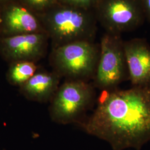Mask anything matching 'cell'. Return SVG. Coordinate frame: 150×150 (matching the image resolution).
Listing matches in <instances>:
<instances>
[{"mask_svg":"<svg viewBox=\"0 0 150 150\" xmlns=\"http://www.w3.org/2000/svg\"><path fill=\"white\" fill-rule=\"evenodd\" d=\"M144 11L146 21L150 23V0H139Z\"/></svg>","mask_w":150,"mask_h":150,"instance_id":"5bb4252c","label":"cell"},{"mask_svg":"<svg viewBox=\"0 0 150 150\" xmlns=\"http://www.w3.org/2000/svg\"><path fill=\"white\" fill-rule=\"evenodd\" d=\"M94 12L105 32L116 35L134 31L146 21L139 0H98Z\"/></svg>","mask_w":150,"mask_h":150,"instance_id":"8992f818","label":"cell"},{"mask_svg":"<svg viewBox=\"0 0 150 150\" xmlns=\"http://www.w3.org/2000/svg\"><path fill=\"white\" fill-rule=\"evenodd\" d=\"M1 18H0V23H1Z\"/></svg>","mask_w":150,"mask_h":150,"instance_id":"9a60e30c","label":"cell"},{"mask_svg":"<svg viewBox=\"0 0 150 150\" xmlns=\"http://www.w3.org/2000/svg\"><path fill=\"white\" fill-rule=\"evenodd\" d=\"M47 35L42 33H32L6 38L4 49L11 58L17 59L35 58L43 53Z\"/></svg>","mask_w":150,"mask_h":150,"instance_id":"ba28073f","label":"cell"},{"mask_svg":"<svg viewBox=\"0 0 150 150\" xmlns=\"http://www.w3.org/2000/svg\"><path fill=\"white\" fill-rule=\"evenodd\" d=\"M36 66L33 62H22L15 64L10 72L11 81L16 84L25 83L34 75Z\"/></svg>","mask_w":150,"mask_h":150,"instance_id":"8fae6325","label":"cell"},{"mask_svg":"<svg viewBox=\"0 0 150 150\" xmlns=\"http://www.w3.org/2000/svg\"><path fill=\"white\" fill-rule=\"evenodd\" d=\"M124 49L132 86L150 83V44L145 38H134L124 41Z\"/></svg>","mask_w":150,"mask_h":150,"instance_id":"52a82bcc","label":"cell"},{"mask_svg":"<svg viewBox=\"0 0 150 150\" xmlns=\"http://www.w3.org/2000/svg\"><path fill=\"white\" fill-rule=\"evenodd\" d=\"M98 1V0H57V2L64 5L85 10H94Z\"/></svg>","mask_w":150,"mask_h":150,"instance_id":"7c38bea8","label":"cell"},{"mask_svg":"<svg viewBox=\"0 0 150 150\" xmlns=\"http://www.w3.org/2000/svg\"><path fill=\"white\" fill-rule=\"evenodd\" d=\"M33 5L38 7L42 8H50L54 5L56 4L57 0H28ZM47 8V9H48Z\"/></svg>","mask_w":150,"mask_h":150,"instance_id":"4fadbf2b","label":"cell"},{"mask_svg":"<svg viewBox=\"0 0 150 150\" xmlns=\"http://www.w3.org/2000/svg\"><path fill=\"white\" fill-rule=\"evenodd\" d=\"M6 20L10 30L17 33L32 32L39 27L36 18L21 7H12L7 13Z\"/></svg>","mask_w":150,"mask_h":150,"instance_id":"30bf717a","label":"cell"},{"mask_svg":"<svg viewBox=\"0 0 150 150\" xmlns=\"http://www.w3.org/2000/svg\"><path fill=\"white\" fill-rule=\"evenodd\" d=\"M58 76L48 73L35 74L25 83L24 89L33 97L47 100L56 91L59 82Z\"/></svg>","mask_w":150,"mask_h":150,"instance_id":"9c48e42d","label":"cell"},{"mask_svg":"<svg viewBox=\"0 0 150 150\" xmlns=\"http://www.w3.org/2000/svg\"><path fill=\"white\" fill-rule=\"evenodd\" d=\"M48 10L45 22L57 46L76 41H95L98 23L94 10L59 3Z\"/></svg>","mask_w":150,"mask_h":150,"instance_id":"7a4b0ae2","label":"cell"},{"mask_svg":"<svg viewBox=\"0 0 150 150\" xmlns=\"http://www.w3.org/2000/svg\"><path fill=\"white\" fill-rule=\"evenodd\" d=\"M100 46V58L92 84L102 91L116 89L129 79L124 40L121 35L105 32Z\"/></svg>","mask_w":150,"mask_h":150,"instance_id":"277c9868","label":"cell"},{"mask_svg":"<svg viewBox=\"0 0 150 150\" xmlns=\"http://www.w3.org/2000/svg\"><path fill=\"white\" fill-rule=\"evenodd\" d=\"M113 150H139L150 141V83L102 91L91 115L79 123Z\"/></svg>","mask_w":150,"mask_h":150,"instance_id":"6da1fadb","label":"cell"},{"mask_svg":"<svg viewBox=\"0 0 150 150\" xmlns=\"http://www.w3.org/2000/svg\"><path fill=\"white\" fill-rule=\"evenodd\" d=\"M96 100L95 87L86 81L70 80L56 91L51 106L54 120L67 123L79 124Z\"/></svg>","mask_w":150,"mask_h":150,"instance_id":"5b68a950","label":"cell"},{"mask_svg":"<svg viewBox=\"0 0 150 150\" xmlns=\"http://www.w3.org/2000/svg\"><path fill=\"white\" fill-rule=\"evenodd\" d=\"M100 54V43L76 41L57 46L52 59L59 74L70 80L88 81L96 74Z\"/></svg>","mask_w":150,"mask_h":150,"instance_id":"3957f363","label":"cell"}]
</instances>
